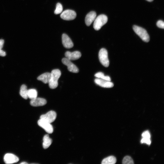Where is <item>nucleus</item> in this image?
Returning <instances> with one entry per match:
<instances>
[{"label":"nucleus","mask_w":164,"mask_h":164,"mask_svg":"<svg viewBox=\"0 0 164 164\" xmlns=\"http://www.w3.org/2000/svg\"><path fill=\"white\" fill-rule=\"evenodd\" d=\"M28 90L27 86L25 85H22L21 88L20 95L23 99H27L28 98Z\"/></svg>","instance_id":"18"},{"label":"nucleus","mask_w":164,"mask_h":164,"mask_svg":"<svg viewBox=\"0 0 164 164\" xmlns=\"http://www.w3.org/2000/svg\"><path fill=\"white\" fill-rule=\"evenodd\" d=\"M108 17L107 16L102 14L96 18L94 21L93 27L95 30L99 31L108 21Z\"/></svg>","instance_id":"3"},{"label":"nucleus","mask_w":164,"mask_h":164,"mask_svg":"<svg viewBox=\"0 0 164 164\" xmlns=\"http://www.w3.org/2000/svg\"><path fill=\"white\" fill-rule=\"evenodd\" d=\"M4 160L6 164H12L18 162L19 161V159L14 154L7 153L4 156Z\"/></svg>","instance_id":"10"},{"label":"nucleus","mask_w":164,"mask_h":164,"mask_svg":"<svg viewBox=\"0 0 164 164\" xmlns=\"http://www.w3.org/2000/svg\"><path fill=\"white\" fill-rule=\"evenodd\" d=\"M141 143H145L148 145H150L151 143V138L143 137L141 141Z\"/></svg>","instance_id":"24"},{"label":"nucleus","mask_w":164,"mask_h":164,"mask_svg":"<svg viewBox=\"0 0 164 164\" xmlns=\"http://www.w3.org/2000/svg\"><path fill=\"white\" fill-rule=\"evenodd\" d=\"M52 139L50 138L49 135H45L43 138V146L46 149L49 148L52 143Z\"/></svg>","instance_id":"16"},{"label":"nucleus","mask_w":164,"mask_h":164,"mask_svg":"<svg viewBox=\"0 0 164 164\" xmlns=\"http://www.w3.org/2000/svg\"><path fill=\"white\" fill-rule=\"evenodd\" d=\"M96 17V13L94 11H91L86 15L85 18L86 25L89 26L94 21Z\"/></svg>","instance_id":"14"},{"label":"nucleus","mask_w":164,"mask_h":164,"mask_svg":"<svg viewBox=\"0 0 164 164\" xmlns=\"http://www.w3.org/2000/svg\"><path fill=\"white\" fill-rule=\"evenodd\" d=\"M51 73L49 85L51 89H54L57 88L58 85V81L61 76V72L59 69H56L53 70Z\"/></svg>","instance_id":"1"},{"label":"nucleus","mask_w":164,"mask_h":164,"mask_svg":"<svg viewBox=\"0 0 164 164\" xmlns=\"http://www.w3.org/2000/svg\"><path fill=\"white\" fill-rule=\"evenodd\" d=\"M122 163L124 164H133L134 163L132 158L129 156H126L124 158Z\"/></svg>","instance_id":"21"},{"label":"nucleus","mask_w":164,"mask_h":164,"mask_svg":"<svg viewBox=\"0 0 164 164\" xmlns=\"http://www.w3.org/2000/svg\"><path fill=\"white\" fill-rule=\"evenodd\" d=\"M95 82L96 84L103 88H111L114 86V84L111 81L101 79H96Z\"/></svg>","instance_id":"9"},{"label":"nucleus","mask_w":164,"mask_h":164,"mask_svg":"<svg viewBox=\"0 0 164 164\" xmlns=\"http://www.w3.org/2000/svg\"><path fill=\"white\" fill-rule=\"evenodd\" d=\"M51 77V73L49 72H47L39 76L37 79L41 81L45 84L49 83Z\"/></svg>","instance_id":"15"},{"label":"nucleus","mask_w":164,"mask_h":164,"mask_svg":"<svg viewBox=\"0 0 164 164\" xmlns=\"http://www.w3.org/2000/svg\"><path fill=\"white\" fill-rule=\"evenodd\" d=\"M66 58L70 61L75 60L80 58L81 56V53L79 51L73 52L67 51L65 54Z\"/></svg>","instance_id":"11"},{"label":"nucleus","mask_w":164,"mask_h":164,"mask_svg":"<svg viewBox=\"0 0 164 164\" xmlns=\"http://www.w3.org/2000/svg\"><path fill=\"white\" fill-rule=\"evenodd\" d=\"M38 124L48 133L51 134L53 132V128L51 123L47 122L44 120L40 119L38 121Z\"/></svg>","instance_id":"8"},{"label":"nucleus","mask_w":164,"mask_h":164,"mask_svg":"<svg viewBox=\"0 0 164 164\" xmlns=\"http://www.w3.org/2000/svg\"><path fill=\"white\" fill-rule=\"evenodd\" d=\"M146 1L149 2H152L153 0H146Z\"/></svg>","instance_id":"28"},{"label":"nucleus","mask_w":164,"mask_h":164,"mask_svg":"<svg viewBox=\"0 0 164 164\" xmlns=\"http://www.w3.org/2000/svg\"><path fill=\"white\" fill-rule=\"evenodd\" d=\"M57 117L56 113L54 111H51L45 114L42 115L40 119L44 120L48 123H51L54 122Z\"/></svg>","instance_id":"6"},{"label":"nucleus","mask_w":164,"mask_h":164,"mask_svg":"<svg viewBox=\"0 0 164 164\" xmlns=\"http://www.w3.org/2000/svg\"><path fill=\"white\" fill-rule=\"evenodd\" d=\"M95 76L96 78L104 79L106 80L111 81V79L109 76H105L104 74L102 72H99L96 73Z\"/></svg>","instance_id":"20"},{"label":"nucleus","mask_w":164,"mask_h":164,"mask_svg":"<svg viewBox=\"0 0 164 164\" xmlns=\"http://www.w3.org/2000/svg\"><path fill=\"white\" fill-rule=\"evenodd\" d=\"M157 25L159 28L163 29L164 28V23L161 20L158 21L157 23Z\"/></svg>","instance_id":"26"},{"label":"nucleus","mask_w":164,"mask_h":164,"mask_svg":"<svg viewBox=\"0 0 164 164\" xmlns=\"http://www.w3.org/2000/svg\"><path fill=\"white\" fill-rule=\"evenodd\" d=\"M76 12L70 9H67L63 12L61 15V17L64 20L70 21L74 20L76 17Z\"/></svg>","instance_id":"5"},{"label":"nucleus","mask_w":164,"mask_h":164,"mask_svg":"<svg viewBox=\"0 0 164 164\" xmlns=\"http://www.w3.org/2000/svg\"><path fill=\"white\" fill-rule=\"evenodd\" d=\"M63 11V7L62 5L59 3H58L56 6V9L54 13L55 14H58L62 13Z\"/></svg>","instance_id":"22"},{"label":"nucleus","mask_w":164,"mask_h":164,"mask_svg":"<svg viewBox=\"0 0 164 164\" xmlns=\"http://www.w3.org/2000/svg\"><path fill=\"white\" fill-rule=\"evenodd\" d=\"M143 137L151 138V136L150 133L149 131H144L142 135Z\"/></svg>","instance_id":"25"},{"label":"nucleus","mask_w":164,"mask_h":164,"mask_svg":"<svg viewBox=\"0 0 164 164\" xmlns=\"http://www.w3.org/2000/svg\"><path fill=\"white\" fill-rule=\"evenodd\" d=\"M47 103L46 100L43 98H36L31 100L30 104L34 107H40L45 105Z\"/></svg>","instance_id":"13"},{"label":"nucleus","mask_w":164,"mask_h":164,"mask_svg":"<svg viewBox=\"0 0 164 164\" xmlns=\"http://www.w3.org/2000/svg\"><path fill=\"white\" fill-rule=\"evenodd\" d=\"M99 57L101 64L105 67H109V61L108 59V53L107 50L105 49H101L99 51Z\"/></svg>","instance_id":"4"},{"label":"nucleus","mask_w":164,"mask_h":164,"mask_svg":"<svg viewBox=\"0 0 164 164\" xmlns=\"http://www.w3.org/2000/svg\"><path fill=\"white\" fill-rule=\"evenodd\" d=\"M133 29L134 32L143 41L146 42H149L150 38L146 30L141 27L136 25H134Z\"/></svg>","instance_id":"2"},{"label":"nucleus","mask_w":164,"mask_h":164,"mask_svg":"<svg viewBox=\"0 0 164 164\" xmlns=\"http://www.w3.org/2000/svg\"><path fill=\"white\" fill-rule=\"evenodd\" d=\"M117 162V159L113 156H110L106 158L102 161V164H114Z\"/></svg>","instance_id":"17"},{"label":"nucleus","mask_w":164,"mask_h":164,"mask_svg":"<svg viewBox=\"0 0 164 164\" xmlns=\"http://www.w3.org/2000/svg\"><path fill=\"white\" fill-rule=\"evenodd\" d=\"M28 97L31 100L35 99L37 97V91L34 89L28 90Z\"/></svg>","instance_id":"19"},{"label":"nucleus","mask_w":164,"mask_h":164,"mask_svg":"<svg viewBox=\"0 0 164 164\" xmlns=\"http://www.w3.org/2000/svg\"><path fill=\"white\" fill-rule=\"evenodd\" d=\"M21 164H28V163L26 162H24L21 163Z\"/></svg>","instance_id":"27"},{"label":"nucleus","mask_w":164,"mask_h":164,"mask_svg":"<svg viewBox=\"0 0 164 164\" xmlns=\"http://www.w3.org/2000/svg\"><path fill=\"white\" fill-rule=\"evenodd\" d=\"M62 39L63 45L66 49H71L73 47V43L68 35L63 34L62 35Z\"/></svg>","instance_id":"12"},{"label":"nucleus","mask_w":164,"mask_h":164,"mask_svg":"<svg viewBox=\"0 0 164 164\" xmlns=\"http://www.w3.org/2000/svg\"><path fill=\"white\" fill-rule=\"evenodd\" d=\"M4 44V40H0V56L4 57L6 55V53L2 50Z\"/></svg>","instance_id":"23"},{"label":"nucleus","mask_w":164,"mask_h":164,"mask_svg":"<svg viewBox=\"0 0 164 164\" xmlns=\"http://www.w3.org/2000/svg\"><path fill=\"white\" fill-rule=\"evenodd\" d=\"M62 61L64 65L67 67V69L69 71L74 73H77L79 72V69L78 67L71 61L64 58L62 60Z\"/></svg>","instance_id":"7"}]
</instances>
